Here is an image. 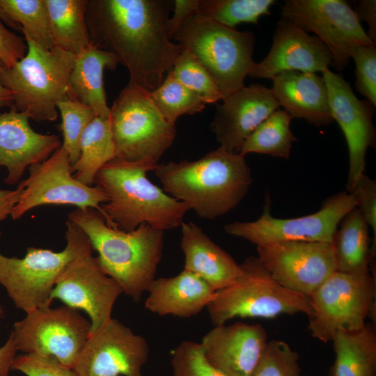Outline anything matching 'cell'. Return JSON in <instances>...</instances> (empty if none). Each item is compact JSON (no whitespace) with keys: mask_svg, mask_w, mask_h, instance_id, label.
I'll list each match as a JSON object with an SVG mask.
<instances>
[{"mask_svg":"<svg viewBox=\"0 0 376 376\" xmlns=\"http://www.w3.org/2000/svg\"><path fill=\"white\" fill-rule=\"evenodd\" d=\"M0 4L25 36L46 49L54 47L44 0H0Z\"/></svg>","mask_w":376,"mask_h":376,"instance_id":"34","label":"cell"},{"mask_svg":"<svg viewBox=\"0 0 376 376\" xmlns=\"http://www.w3.org/2000/svg\"><path fill=\"white\" fill-rule=\"evenodd\" d=\"M3 314H4V310L3 307L1 306V305L0 304V320L3 318Z\"/></svg>","mask_w":376,"mask_h":376,"instance_id":"49","label":"cell"},{"mask_svg":"<svg viewBox=\"0 0 376 376\" xmlns=\"http://www.w3.org/2000/svg\"><path fill=\"white\" fill-rule=\"evenodd\" d=\"M267 343L262 325L237 322L214 326L201 344L207 361L226 376H249Z\"/></svg>","mask_w":376,"mask_h":376,"instance_id":"21","label":"cell"},{"mask_svg":"<svg viewBox=\"0 0 376 376\" xmlns=\"http://www.w3.org/2000/svg\"><path fill=\"white\" fill-rule=\"evenodd\" d=\"M0 60V70L3 67ZM13 103L11 92L3 86L0 83V109L5 107H12Z\"/></svg>","mask_w":376,"mask_h":376,"instance_id":"47","label":"cell"},{"mask_svg":"<svg viewBox=\"0 0 376 376\" xmlns=\"http://www.w3.org/2000/svg\"><path fill=\"white\" fill-rule=\"evenodd\" d=\"M68 217L88 237L104 272L118 283L123 293L139 302L155 279L162 257L164 231L148 224L122 230L109 226L93 208H77Z\"/></svg>","mask_w":376,"mask_h":376,"instance_id":"4","label":"cell"},{"mask_svg":"<svg viewBox=\"0 0 376 376\" xmlns=\"http://www.w3.org/2000/svg\"><path fill=\"white\" fill-rule=\"evenodd\" d=\"M325 81L334 120L341 129L349 151L347 191L352 193L364 174L368 149L375 147V129L373 123V105L354 95L343 77L327 69L322 76Z\"/></svg>","mask_w":376,"mask_h":376,"instance_id":"18","label":"cell"},{"mask_svg":"<svg viewBox=\"0 0 376 376\" xmlns=\"http://www.w3.org/2000/svg\"><path fill=\"white\" fill-rule=\"evenodd\" d=\"M300 372L297 352L285 341L272 340L249 376H300Z\"/></svg>","mask_w":376,"mask_h":376,"instance_id":"37","label":"cell"},{"mask_svg":"<svg viewBox=\"0 0 376 376\" xmlns=\"http://www.w3.org/2000/svg\"><path fill=\"white\" fill-rule=\"evenodd\" d=\"M29 118L10 109L0 114V169L5 167L6 184L19 182L28 168L47 159L62 146L58 135L33 130Z\"/></svg>","mask_w":376,"mask_h":376,"instance_id":"22","label":"cell"},{"mask_svg":"<svg viewBox=\"0 0 376 376\" xmlns=\"http://www.w3.org/2000/svg\"><path fill=\"white\" fill-rule=\"evenodd\" d=\"M170 71L180 84L194 92L205 104L222 100L217 83L189 50L182 49Z\"/></svg>","mask_w":376,"mask_h":376,"instance_id":"35","label":"cell"},{"mask_svg":"<svg viewBox=\"0 0 376 376\" xmlns=\"http://www.w3.org/2000/svg\"><path fill=\"white\" fill-rule=\"evenodd\" d=\"M292 118L278 109L263 120L248 136L240 154L258 153L288 159L297 140L290 129Z\"/></svg>","mask_w":376,"mask_h":376,"instance_id":"31","label":"cell"},{"mask_svg":"<svg viewBox=\"0 0 376 376\" xmlns=\"http://www.w3.org/2000/svg\"><path fill=\"white\" fill-rule=\"evenodd\" d=\"M65 225L66 246L61 251L28 247L22 258L0 253V284L15 306L26 313L50 306L52 292L61 273L74 259L92 249L79 226L70 220Z\"/></svg>","mask_w":376,"mask_h":376,"instance_id":"7","label":"cell"},{"mask_svg":"<svg viewBox=\"0 0 376 376\" xmlns=\"http://www.w3.org/2000/svg\"><path fill=\"white\" fill-rule=\"evenodd\" d=\"M154 171L167 194L209 220L236 207L253 182L245 156L220 147L194 161L157 164Z\"/></svg>","mask_w":376,"mask_h":376,"instance_id":"2","label":"cell"},{"mask_svg":"<svg viewBox=\"0 0 376 376\" xmlns=\"http://www.w3.org/2000/svg\"><path fill=\"white\" fill-rule=\"evenodd\" d=\"M274 3V0H198V14L230 28L242 22L258 25Z\"/></svg>","mask_w":376,"mask_h":376,"instance_id":"32","label":"cell"},{"mask_svg":"<svg viewBox=\"0 0 376 376\" xmlns=\"http://www.w3.org/2000/svg\"><path fill=\"white\" fill-rule=\"evenodd\" d=\"M25 56L0 70V83L13 95L11 109L36 121H54L57 104L70 98V77L75 55L54 47L46 49L24 36Z\"/></svg>","mask_w":376,"mask_h":376,"instance_id":"5","label":"cell"},{"mask_svg":"<svg viewBox=\"0 0 376 376\" xmlns=\"http://www.w3.org/2000/svg\"><path fill=\"white\" fill-rule=\"evenodd\" d=\"M331 245L336 260V271L361 273L369 271L373 258L371 252L368 226L356 207L339 224Z\"/></svg>","mask_w":376,"mask_h":376,"instance_id":"28","label":"cell"},{"mask_svg":"<svg viewBox=\"0 0 376 376\" xmlns=\"http://www.w3.org/2000/svg\"><path fill=\"white\" fill-rule=\"evenodd\" d=\"M173 1L87 0L86 22L90 39L118 56L130 81L151 92L163 81L182 50L166 32Z\"/></svg>","mask_w":376,"mask_h":376,"instance_id":"1","label":"cell"},{"mask_svg":"<svg viewBox=\"0 0 376 376\" xmlns=\"http://www.w3.org/2000/svg\"><path fill=\"white\" fill-rule=\"evenodd\" d=\"M257 251L280 285L307 297L336 271L331 243L283 241L257 246Z\"/></svg>","mask_w":376,"mask_h":376,"instance_id":"15","label":"cell"},{"mask_svg":"<svg viewBox=\"0 0 376 376\" xmlns=\"http://www.w3.org/2000/svg\"><path fill=\"white\" fill-rule=\"evenodd\" d=\"M0 21L1 22H4L6 25L9 26L12 29H14L15 30H21L20 26L12 20V19L9 17V15L6 13V12L2 8L1 4H0Z\"/></svg>","mask_w":376,"mask_h":376,"instance_id":"48","label":"cell"},{"mask_svg":"<svg viewBox=\"0 0 376 376\" xmlns=\"http://www.w3.org/2000/svg\"><path fill=\"white\" fill-rule=\"evenodd\" d=\"M150 94L164 119L173 125L180 116L194 115L203 111L205 107V104L194 92L180 84L171 71Z\"/></svg>","mask_w":376,"mask_h":376,"instance_id":"33","label":"cell"},{"mask_svg":"<svg viewBox=\"0 0 376 376\" xmlns=\"http://www.w3.org/2000/svg\"><path fill=\"white\" fill-rule=\"evenodd\" d=\"M92 251H86L68 264L51 295L52 301L58 299L88 314L90 335L112 318L113 305L123 293L118 283L104 272Z\"/></svg>","mask_w":376,"mask_h":376,"instance_id":"17","label":"cell"},{"mask_svg":"<svg viewBox=\"0 0 376 376\" xmlns=\"http://www.w3.org/2000/svg\"><path fill=\"white\" fill-rule=\"evenodd\" d=\"M173 15L166 22V32L171 40L180 25L190 16L198 13V0L173 1Z\"/></svg>","mask_w":376,"mask_h":376,"instance_id":"43","label":"cell"},{"mask_svg":"<svg viewBox=\"0 0 376 376\" xmlns=\"http://www.w3.org/2000/svg\"><path fill=\"white\" fill-rule=\"evenodd\" d=\"M11 370L26 376H77L72 369L54 358L24 353L15 357Z\"/></svg>","mask_w":376,"mask_h":376,"instance_id":"40","label":"cell"},{"mask_svg":"<svg viewBox=\"0 0 376 376\" xmlns=\"http://www.w3.org/2000/svg\"><path fill=\"white\" fill-rule=\"evenodd\" d=\"M28 170V178L20 181L23 191L10 214L13 220L45 205L93 208L102 214L101 205L108 201L107 194L99 187L86 185L75 178L68 152L62 146L45 161L31 165Z\"/></svg>","mask_w":376,"mask_h":376,"instance_id":"14","label":"cell"},{"mask_svg":"<svg viewBox=\"0 0 376 376\" xmlns=\"http://www.w3.org/2000/svg\"><path fill=\"white\" fill-rule=\"evenodd\" d=\"M157 165L149 159L114 158L99 171L95 183L108 197L101 208L109 226L131 231L148 224L164 232L180 226L190 208L148 178Z\"/></svg>","mask_w":376,"mask_h":376,"instance_id":"3","label":"cell"},{"mask_svg":"<svg viewBox=\"0 0 376 376\" xmlns=\"http://www.w3.org/2000/svg\"><path fill=\"white\" fill-rule=\"evenodd\" d=\"M57 110L61 117L60 130L63 139L62 146L67 151L72 166L79 157L81 136L96 116L91 107L72 98L59 102Z\"/></svg>","mask_w":376,"mask_h":376,"instance_id":"36","label":"cell"},{"mask_svg":"<svg viewBox=\"0 0 376 376\" xmlns=\"http://www.w3.org/2000/svg\"><path fill=\"white\" fill-rule=\"evenodd\" d=\"M272 80L274 96L292 118H304L318 127L334 120L322 77L312 72L285 71Z\"/></svg>","mask_w":376,"mask_h":376,"instance_id":"23","label":"cell"},{"mask_svg":"<svg viewBox=\"0 0 376 376\" xmlns=\"http://www.w3.org/2000/svg\"><path fill=\"white\" fill-rule=\"evenodd\" d=\"M351 57L355 63V88L374 107L376 105L375 45H361L354 47Z\"/></svg>","mask_w":376,"mask_h":376,"instance_id":"39","label":"cell"},{"mask_svg":"<svg viewBox=\"0 0 376 376\" xmlns=\"http://www.w3.org/2000/svg\"><path fill=\"white\" fill-rule=\"evenodd\" d=\"M24 186L20 182L17 187L14 190H0V221H3L8 216L10 215L13 207L19 201Z\"/></svg>","mask_w":376,"mask_h":376,"instance_id":"45","label":"cell"},{"mask_svg":"<svg viewBox=\"0 0 376 376\" xmlns=\"http://www.w3.org/2000/svg\"><path fill=\"white\" fill-rule=\"evenodd\" d=\"M1 230H0V236H1Z\"/></svg>","mask_w":376,"mask_h":376,"instance_id":"50","label":"cell"},{"mask_svg":"<svg viewBox=\"0 0 376 376\" xmlns=\"http://www.w3.org/2000/svg\"><path fill=\"white\" fill-rule=\"evenodd\" d=\"M281 17L314 33L330 52L331 64L337 70L347 65L355 47L375 45L354 9L343 0H287Z\"/></svg>","mask_w":376,"mask_h":376,"instance_id":"13","label":"cell"},{"mask_svg":"<svg viewBox=\"0 0 376 376\" xmlns=\"http://www.w3.org/2000/svg\"><path fill=\"white\" fill-rule=\"evenodd\" d=\"M79 152L72 173L77 180L91 186L99 171L116 157L110 118L96 116L89 123L81 136Z\"/></svg>","mask_w":376,"mask_h":376,"instance_id":"30","label":"cell"},{"mask_svg":"<svg viewBox=\"0 0 376 376\" xmlns=\"http://www.w3.org/2000/svg\"><path fill=\"white\" fill-rule=\"evenodd\" d=\"M17 352L16 344L10 333L5 344L0 347V376H9Z\"/></svg>","mask_w":376,"mask_h":376,"instance_id":"46","label":"cell"},{"mask_svg":"<svg viewBox=\"0 0 376 376\" xmlns=\"http://www.w3.org/2000/svg\"><path fill=\"white\" fill-rule=\"evenodd\" d=\"M54 47L78 54L91 44L86 22L87 0H44Z\"/></svg>","mask_w":376,"mask_h":376,"instance_id":"29","label":"cell"},{"mask_svg":"<svg viewBox=\"0 0 376 376\" xmlns=\"http://www.w3.org/2000/svg\"><path fill=\"white\" fill-rule=\"evenodd\" d=\"M27 52L24 39L9 31L0 21V60L10 68L22 59Z\"/></svg>","mask_w":376,"mask_h":376,"instance_id":"42","label":"cell"},{"mask_svg":"<svg viewBox=\"0 0 376 376\" xmlns=\"http://www.w3.org/2000/svg\"><path fill=\"white\" fill-rule=\"evenodd\" d=\"M260 217L251 221H234L224 226L230 235L244 239L256 246L283 241L331 243L341 220L357 207L353 193L343 191L327 198L315 213L291 219L273 217L269 199Z\"/></svg>","mask_w":376,"mask_h":376,"instance_id":"12","label":"cell"},{"mask_svg":"<svg viewBox=\"0 0 376 376\" xmlns=\"http://www.w3.org/2000/svg\"><path fill=\"white\" fill-rule=\"evenodd\" d=\"M120 59L115 54L91 44L75 55L70 77V98L76 99L91 107L97 117L108 118L110 108L107 105L104 86V71L115 70Z\"/></svg>","mask_w":376,"mask_h":376,"instance_id":"26","label":"cell"},{"mask_svg":"<svg viewBox=\"0 0 376 376\" xmlns=\"http://www.w3.org/2000/svg\"><path fill=\"white\" fill-rule=\"evenodd\" d=\"M360 22L363 20L368 24V35L375 43L376 40V1L375 0H362L354 10Z\"/></svg>","mask_w":376,"mask_h":376,"instance_id":"44","label":"cell"},{"mask_svg":"<svg viewBox=\"0 0 376 376\" xmlns=\"http://www.w3.org/2000/svg\"><path fill=\"white\" fill-rule=\"evenodd\" d=\"M352 193L357 201V207L368 226L373 232L371 252L375 255L376 245V182L363 174L358 180Z\"/></svg>","mask_w":376,"mask_h":376,"instance_id":"41","label":"cell"},{"mask_svg":"<svg viewBox=\"0 0 376 376\" xmlns=\"http://www.w3.org/2000/svg\"><path fill=\"white\" fill-rule=\"evenodd\" d=\"M91 332V322L79 310L47 306L26 313L13 324L17 351L52 357L72 369Z\"/></svg>","mask_w":376,"mask_h":376,"instance_id":"11","label":"cell"},{"mask_svg":"<svg viewBox=\"0 0 376 376\" xmlns=\"http://www.w3.org/2000/svg\"><path fill=\"white\" fill-rule=\"evenodd\" d=\"M331 62L330 52L319 38L281 18L268 54L256 63L249 76L272 79L285 71L322 73Z\"/></svg>","mask_w":376,"mask_h":376,"instance_id":"20","label":"cell"},{"mask_svg":"<svg viewBox=\"0 0 376 376\" xmlns=\"http://www.w3.org/2000/svg\"><path fill=\"white\" fill-rule=\"evenodd\" d=\"M109 118L115 158L119 159H149L157 163L175 137V125L164 119L150 91L131 82L114 100Z\"/></svg>","mask_w":376,"mask_h":376,"instance_id":"9","label":"cell"},{"mask_svg":"<svg viewBox=\"0 0 376 376\" xmlns=\"http://www.w3.org/2000/svg\"><path fill=\"white\" fill-rule=\"evenodd\" d=\"M172 376H226L206 359L201 343L185 340L173 350Z\"/></svg>","mask_w":376,"mask_h":376,"instance_id":"38","label":"cell"},{"mask_svg":"<svg viewBox=\"0 0 376 376\" xmlns=\"http://www.w3.org/2000/svg\"><path fill=\"white\" fill-rule=\"evenodd\" d=\"M147 340L111 318L89 335L72 370L77 376H143Z\"/></svg>","mask_w":376,"mask_h":376,"instance_id":"16","label":"cell"},{"mask_svg":"<svg viewBox=\"0 0 376 376\" xmlns=\"http://www.w3.org/2000/svg\"><path fill=\"white\" fill-rule=\"evenodd\" d=\"M148 292L145 307L150 312L189 318L207 307L216 290L196 274L183 269L176 276L155 279Z\"/></svg>","mask_w":376,"mask_h":376,"instance_id":"24","label":"cell"},{"mask_svg":"<svg viewBox=\"0 0 376 376\" xmlns=\"http://www.w3.org/2000/svg\"><path fill=\"white\" fill-rule=\"evenodd\" d=\"M180 227L184 269L198 275L216 291L233 283L242 272L234 258L195 223L183 221Z\"/></svg>","mask_w":376,"mask_h":376,"instance_id":"25","label":"cell"},{"mask_svg":"<svg viewBox=\"0 0 376 376\" xmlns=\"http://www.w3.org/2000/svg\"><path fill=\"white\" fill-rule=\"evenodd\" d=\"M240 266L241 274L231 285L217 290L206 307L214 326L237 317L274 318L299 313L311 315L308 297L280 285L258 257L248 256Z\"/></svg>","mask_w":376,"mask_h":376,"instance_id":"8","label":"cell"},{"mask_svg":"<svg viewBox=\"0 0 376 376\" xmlns=\"http://www.w3.org/2000/svg\"><path fill=\"white\" fill-rule=\"evenodd\" d=\"M331 342L336 354L332 376H375L376 332L371 324L338 331Z\"/></svg>","mask_w":376,"mask_h":376,"instance_id":"27","label":"cell"},{"mask_svg":"<svg viewBox=\"0 0 376 376\" xmlns=\"http://www.w3.org/2000/svg\"><path fill=\"white\" fill-rule=\"evenodd\" d=\"M375 285L369 271H335L308 297L312 311L308 329L311 336L327 343L338 331L363 327L375 308Z\"/></svg>","mask_w":376,"mask_h":376,"instance_id":"10","label":"cell"},{"mask_svg":"<svg viewBox=\"0 0 376 376\" xmlns=\"http://www.w3.org/2000/svg\"><path fill=\"white\" fill-rule=\"evenodd\" d=\"M217 104L210 128L219 147L240 153L254 130L280 106L270 88L259 84L244 86Z\"/></svg>","mask_w":376,"mask_h":376,"instance_id":"19","label":"cell"},{"mask_svg":"<svg viewBox=\"0 0 376 376\" xmlns=\"http://www.w3.org/2000/svg\"><path fill=\"white\" fill-rule=\"evenodd\" d=\"M171 40L192 53L217 83L222 100L244 86L253 69L255 36L198 13L189 17Z\"/></svg>","mask_w":376,"mask_h":376,"instance_id":"6","label":"cell"}]
</instances>
